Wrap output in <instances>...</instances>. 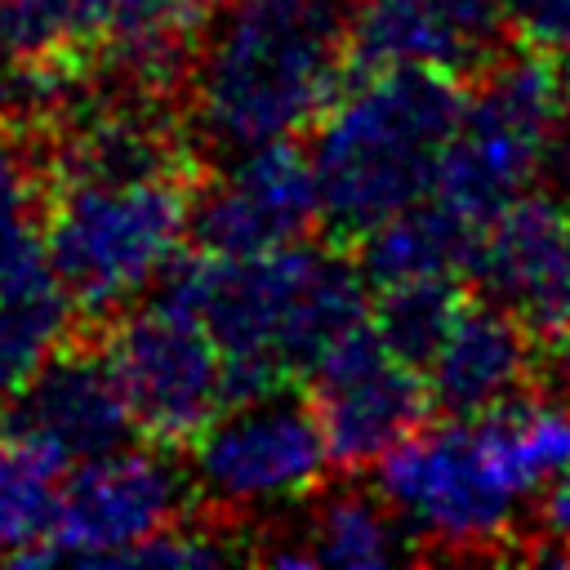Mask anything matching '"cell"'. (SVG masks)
Returning <instances> with one entry per match:
<instances>
[{"label": "cell", "mask_w": 570, "mask_h": 570, "mask_svg": "<svg viewBox=\"0 0 570 570\" xmlns=\"http://www.w3.org/2000/svg\"><path fill=\"white\" fill-rule=\"evenodd\" d=\"M156 294L196 312L227 361V401L285 392L289 379L370 321V281L356 258L325 245H281L249 258L178 254Z\"/></svg>", "instance_id": "6da1fadb"}, {"label": "cell", "mask_w": 570, "mask_h": 570, "mask_svg": "<svg viewBox=\"0 0 570 570\" xmlns=\"http://www.w3.org/2000/svg\"><path fill=\"white\" fill-rule=\"evenodd\" d=\"M347 9L338 0H223L191 58V120L205 147L294 138L343 94Z\"/></svg>", "instance_id": "7a4b0ae2"}, {"label": "cell", "mask_w": 570, "mask_h": 570, "mask_svg": "<svg viewBox=\"0 0 570 570\" xmlns=\"http://www.w3.org/2000/svg\"><path fill=\"white\" fill-rule=\"evenodd\" d=\"M463 107V76L432 67L356 71L316 120L312 147L330 236L356 245L392 214L428 200Z\"/></svg>", "instance_id": "3957f363"}, {"label": "cell", "mask_w": 570, "mask_h": 570, "mask_svg": "<svg viewBox=\"0 0 570 570\" xmlns=\"http://www.w3.org/2000/svg\"><path fill=\"white\" fill-rule=\"evenodd\" d=\"M187 169L142 178H58L45 240L76 312L107 316L156 285L191 236Z\"/></svg>", "instance_id": "277c9868"}, {"label": "cell", "mask_w": 570, "mask_h": 570, "mask_svg": "<svg viewBox=\"0 0 570 570\" xmlns=\"http://www.w3.org/2000/svg\"><path fill=\"white\" fill-rule=\"evenodd\" d=\"M374 490L401 517L410 539L445 552L499 548L517 534L530 499L481 419L410 432L374 463Z\"/></svg>", "instance_id": "5b68a950"}, {"label": "cell", "mask_w": 570, "mask_h": 570, "mask_svg": "<svg viewBox=\"0 0 570 570\" xmlns=\"http://www.w3.org/2000/svg\"><path fill=\"white\" fill-rule=\"evenodd\" d=\"M566 98V62L552 53L494 58L468 94L463 120L450 134L432 196L485 227L503 205L525 196L543 165V138Z\"/></svg>", "instance_id": "8992f818"}, {"label": "cell", "mask_w": 570, "mask_h": 570, "mask_svg": "<svg viewBox=\"0 0 570 570\" xmlns=\"http://www.w3.org/2000/svg\"><path fill=\"white\" fill-rule=\"evenodd\" d=\"M330 463L312 401L289 387L227 405L191 441V485L218 512L289 508L321 490Z\"/></svg>", "instance_id": "52a82bcc"}, {"label": "cell", "mask_w": 570, "mask_h": 570, "mask_svg": "<svg viewBox=\"0 0 570 570\" xmlns=\"http://www.w3.org/2000/svg\"><path fill=\"white\" fill-rule=\"evenodd\" d=\"M138 432L156 445H191L232 401L227 361L196 312L156 294L129 307L107 334Z\"/></svg>", "instance_id": "ba28073f"}, {"label": "cell", "mask_w": 570, "mask_h": 570, "mask_svg": "<svg viewBox=\"0 0 570 570\" xmlns=\"http://www.w3.org/2000/svg\"><path fill=\"white\" fill-rule=\"evenodd\" d=\"M196 494L160 450L120 445L76 463L58 485L53 534L36 561H125L134 548L178 525Z\"/></svg>", "instance_id": "9c48e42d"}, {"label": "cell", "mask_w": 570, "mask_h": 570, "mask_svg": "<svg viewBox=\"0 0 570 570\" xmlns=\"http://www.w3.org/2000/svg\"><path fill=\"white\" fill-rule=\"evenodd\" d=\"M138 419L107 343H62L13 396L0 401V436L67 476L76 463L129 445Z\"/></svg>", "instance_id": "30bf717a"}, {"label": "cell", "mask_w": 570, "mask_h": 570, "mask_svg": "<svg viewBox=\"0 0 570 570\" xmlns=\"http://www.w3.org/2000/svg\"><path fill=\"white\" fill-rule=\"evenodd\" d=\"M312 414L338 468H374L392 445L428 423L432 392L419 365L401 361L365 321L343 334L307 374Z\"/></svg>", "instance_id": "8fae6325"}, {"label": "cell", "mask_w": 570, "mask_h": 570, "mask_svg": "<svg viewBox=\"0 0 570 570\" xmlns=\"http://www.w3.org/2000/svg\"><path fill=\"white\" fill-rule=\"evenodd\" d=\"M321 218L312 151L294 138L245 147L227 169L191 191V240L218 258H249L298 240Z\"/></svg>", "instance_id": "7c38bea8"}, {"label": "cell", "mask_w": 570, "mask_h": 570, "mask_svg": "<svg viewBox=\"0 0 570 570\" xmlns=\"http://www.w3.org/2000/svg\"><path fill=\"white\" fill-rule=\"evenodd\" d=\"M481 298L508 307L539 343L570 338V209L557 191H525L481 232L468 263Z\"/></svg>", "instance_id": "4fadbf2b"}, {"label": "cell", "mask_w": 570, "mask_h": 570, "mask_svg": "<svg viewBox=\"0 0 570 570\" xmlns=\"http://www.w3.org/2000/svg\"><path fill=\"white\" fill-rule=\"evenodd\" d=\"M499 0H361L347 18L352 71L432 67L450 76L485 71L503 53Z\"/></svg>", "instance_id": "5bb4252c"}, {"label": "cell", "mask_w": 570, "mask_h": 570, "mask_svg": "<svg viewBox=\"0 0 570 570\" xmlns=\"http://www.w3.org/2000/svg\"><path fill=\"white\" fill-rule=\"evenodd\" d=\"M539 338L499 303L463 298L441 347L423 365L432 405L450 419H476L521 396L534 379Z\"/></svg>", "instance_id": "9a60e30c"}, {"label": "cell", "mask_w": 570, "mask_h": 570, "mask_svg": "<svg viewBox=\"0 0 570 570\" xmlns=\"http://www.w3.org/2000/svg\"><path fill=\"white\" fill-rule=\"evenodd\" d=\"M85 13L89 45L102 49V62L151 94L196 58L209 0H85Z\"/></svg>", "instance_id": "2e32d148"}, {"label": "cell", "mask_w": 570, "mask_h": 570, "mask_svg": "<svg viewBox=\"0 0 570 570\" xmlns=\"http://www.w3.org/2000/svg\"><path fill=\"white\" fill-rule=\"evenodd\" d=\"M410 552V530L401 517L379 499V490L343 485L316 499L298 534L267 548L263 557L272 566H347V570H374L392 566Z\"/></svg>", "instance_id": "e0dca14e"}, {"label": "cell", "mask_w": 570, "mask_h": 570, "mask_svg": "<svg viewBox=\"0 0 570 570\" xmlns=\"http://www.w3.org/2000/svg\"><path fill=\"white\" fill-rule=\"evenodd\" d=\"M476 232L463 214L441 205L436 196L392 214L374 232L356 240V263L370 289L414 285V281H459L472 263Z\"/></svg>", "instance_id": "ac0fdd59"}, {"label": "cell", "mask_w": 570, "mask_h": 570, "mask_svg": "<svg viewBox=\"0 0 570 570\" xmlns=\"http://www.w3.org/2000/svg\"><path fill=\"white\" fill-rule=\"evenodd\" d=\"M76 303L62 281L0 294V401L13 396L67 338Z\"/></svg>", "instance_id": "d6986e66"}, {"label": "cell", "mask_w": 570, "mask_h": 570, "mask_svg": "<svg viewBox=\"0 0 570 570\" xmlns=\"http://www.w3.org/2000/svg\"><path fill=\"white\" fill-rule=\"evenodd\" d=\"M58 472L0 436V561H36L53 534Z\"/></svg>", "instance_id": "ffe728a7"}, {"label": "cell", "mask_w": 570, "mask_h": 570, "mask_svg": "<svg viewBox=\"0 0 570 570\" xmlns=\"http://www.w3.org/2000/svg\"><path fill=\"white\" fill-rule=\"evenodd\" d=\"M463 307L459 281H414V285H392L379 289V303L370 312V325L379 338L410 365H428L432 352L441 347L454 312Z\"/></svg>", "instance_id": "44dd1931"}, {"label": "cell", "mask_w": 570, "mask_h": 570, "mask_svg": "<svg viewBox=\"0 0 570 570\" xmlns=\"http://www.w3.org/2000/svg\"><path fill=\"white\" fill-rule=\"evenodd\" d=\"M499 13L521 49L570 62V0H499Z\"/></svg>", "instance_id": "7402d4cb"}, {"label": "cell", "mask_w": 570, "mask_h": 570, "mask_svg": "<svg viewBox=\"0 0 570 570\" xmlns=\"http://www.w3.org/2000/svg\"><path fill=\"white\" fill-rule=\"evenodd\" d=\"M40 214V160L0 120V218Z\"/></svg>", "instance_id": "603a6c76"}, {"label": "cell", "mask_w": 570, "mask_h": 570, "mask_svg": "<svg viewBox=\"0 0 570 570\" xmlns=\"http://www.w3.org/2000/svg\"><path fill=\"white\" fill-rule=\"evenodd\" d=\"M548 191H557L561 200H570V62H566V98L561 111L543 138V165H539Z\"/></svg>", "instance_id": "cb8c5ba5"}, {"label": "cell", "mask_w": 570, "mask_h": 570, "mask_svg": "<svg viewBox=\"0 0 570 570\" xmlns=\"http://www.w3.org/2000/svg\"><path fill=\"white\" fill-rule=\"evenodd\" d=\"M539 530H543V543H552V548H561V552L570 557V472H561V476L543 490Z\"/></svg>", "instance_id": "d4e9b609"}, {"label": "cell", "mask_w": 570, "mask_h": 570, "mask_svg": "<svg viewBox=\"0 0 570 570\" xmlns=\"http://www.w3.org/2000/svg\"><path fill=\"white\" fill-rule=\"evenodd\" d=\"M13 53V31H9V13H4V0H0V80H4V62Z\"/></svg>", "instance_id": "484cf974"}]
</instances>
